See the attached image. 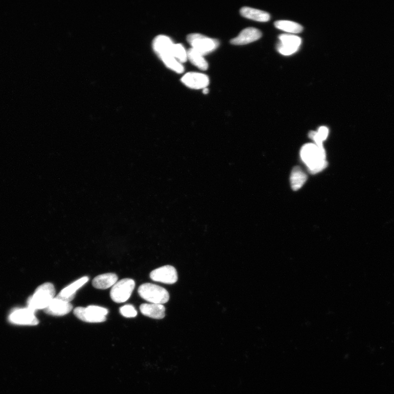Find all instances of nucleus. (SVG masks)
<instances>
[{"label":"nucleus","mask_w":394,"mask_h":394,"mask_svg":"<svg viewBox=\"0 0 394 394\" xmlns=\"http://www.w3.org/2000/svg\"><path fill=\"white\" fill-rule=\"evenodd\" d=\"M173 55L181 63L186 62L188 59L187 52L182 44H174Z\"/></svg>","instance_id":"4be33fe9"},{"label":"nucleus","mask_w":394,"mask_h":394,"mask_svg":"<svg viewBox=\"0 0 394 394\" xmlns=\"http://www.w3.org/2000/svg\"><path fill=\"white\" fill-rule=\"evenodd\" d=\"M54 286L50 282H46L39 286L27 301V307L35 310L45 309L55 298Z\"/></svg>","instance_id":"f03ea898"},{"label":"nucleus","mask_w":394,"mask_h":394,"mask_svg":"<svg viewBox=\"0 0 394 394\" xmlns=\"http://www.w3.org/2000/svg\"><path fill=\"white\" fill-rule=\"evenodd\" d=\"M165 66L178 73H182L184 71V68L182 63L176 59L173 55H169L160 58Z\"/></svg>","instance_id":"412c9836"},{"label":"nucleus","mask_w":394,"mask_h":394,"mask_svg":"<svg viewBox=\"0 0 394 394\" xmlns=\"http://www.w3.org/2000/svg\"><path fill=\"white\" fill-rule=\"evenodd\" d=\"M109 310L97 305L87 307H78L73 310V314L81 321L90 323H99L106 321Z\"/></svg>","instance_id":"20e7f679"},{"label":"nucleus","mask_w":394,"mask_h":394,"mask_svg":"<svg viewBox=\"0 0 394 394\" xmlns=\"http://www.w3.org/2000/svg\"><path fill=\"white\" fill-rule=\"evenodd\" d=\"M240 12L243 17L258 22H267L271 18V16L268 12L249 7L241 8Z\"/></svg>","instance_id":"f3484780"},{"label":"nucleus","mask_w":394,"mask_h":394,"mask_svg":"<svg viewBox=\"0 0 394 394\" xmlns=\"http://www.w3.org/2000/svg\"><path fill=\"white\" fill-rule=\"evenodd\" d=\"M10 321L17 325L34 326L39 322L35 316V311L28 307L15 310L9 317Z\"/></svg>","instance_id":"6e6552de"},{"label":"nucleus","mask_w":394,"mask_h":394,"mask_svg":"<svg viewBox=\"0 0 394 394\" xmlns=\"http://www.w3.org/2000/svg\"><path fill=\"white\" fill-rule=\"evenodd\" d=\"M138 293L141 298L151 303L163 304L168 302L169 300L167 290L151 283L143 284L139 286Z\"/></svg>","instance_id":"7ed1b4c3"},{"label":"nucleus","mask_w":394,"mask_h":394,"mask_svg":"<svg viewBox=\"0 0 394 394\" xmlns=\"http://www.w3.org/2000/svg\"><path fill=\"white\" fill-rule=\"evenodd\" d=\"M181 81L189 89L194 90H203L209 84V78L205 74L199 72H188Z\"/></svg>","instance_id":"9d476101"},{"label":"nucleus","mask_w":394,"mask_h":394,"mask_svg":"<svg viewBox=\"0 0 394 394\" xmlns=\"http://www.w3.org/2000/svg\"><path fill=\"white\" fill-rule=\"evenodd\" d=\"M89 280V278L88 277L80 278V279L65 287L55 298L66 301V302H71L75 298L76 291Z\"/></svg>","instance_id":"4468645a"},{"label":"nucleus","mask_w":394,"mask_h":394,"mask_svg":"<svg viewBox=\"0 0 394 394\" xmlns=\"http://www.w3.org/2000/svg\"><path fill=\"white\" fill-rule=\"evenodd\" d=\"M187 40L192 48L203 55L214 52L220 45L219 41L217 40L197 33L188 35Z\"/></svg>","instance_id":"39448f33"},{"label":"nucleus","mask_w":394,"mask_h":394,"mask_svg":"<svg viewBox=\"0 0 394 394\" xmlns=\"http://www.w3.org/2000/svg\"><path fill=\"white\" fill-rule=\"evenodd\" d=\"M140 310L143 315L151 318L162 319L165 316V308L163 304H142Z\"/></svg>","instance_id":"2eb2a0df"},{"label":"nucleus","mask_w":394,"mask_h":394,"mask_svg":"<svg viewBox=\"0 0 394 394\" xmlns=\"http://www.w3.org/2000/svg\"><path fill=\"white\" fill-rule=\"evenodd\" d=\"M279 43L277 45L278 52L282 55H289L297 52L302 43L299 36L291 34L279 36Z\"/></svg>","instance_id":"0eeeda50"},{"label":"nucleus","mask_w":394,"mask_h":394,"mask_svg":"<svg viewBox=\"0 0 394 394\" xmlns=\"http://www.w3.org/2000/svg\"><path fill=\"white\" fill-rule=\"evenodd\" d=\"M119 312L126 318H134L137 315V311L134 306L131 304H127L122 306L119 309Z\"/></svg>","instance_id":"5701e85b"},{"label":"nucleus","mask_w":394,"mask_h":394,"mask_svg":"<svg viewBox=\"0 0 394 394\" xmlns=\"http://www.w3.org/2000/svg\"><path fill=\"white\" fill-rule=\"evenodd\" d=\"M152 280L167 284H173L177 281L178 277L176 269L167 265L156 269L150 273Z\"/></svg>","instance_id":"1a4fd4ad"},{"label":"nucleus","mask_w":394,"mask_h":394,"mask_svg":"<svg viewBox=\"0 0 394 394\" xmlns=\"http://www.w3.org/2000/svg\"><path fill=\"white\" fill-rule=\"evenodd\" d=\"M300 156L310 174L321 172L328 165L325 148H320L315 143H308L304 145L301 148Z\"/></svg>","instance_id":"f257e3e1"},{"label":"nucleus","mask_w":394,"mask_h":394,"mask_svg":"<svg viewBox=\"0 0 394 394\" xmlns=\"http://www.w3.org/2000/svg\"><path fill=\"white\" fill-rule=\"evenodd\" d=\"M307 176L300 166H295L291 171L290 184L294 191H298L307 182Z\"/></svg>","instance_id":"a211bd4d"},{"label":"nucleus","mask_w":394,"mask_h":394,"mask_svg":"<svg viewBox=\"0 0 394 394\" xmlns=\"http://www.w3.org/2000/svg\"><path fill=\"white\" fill-rule=\"evenodd\" d=\"M135 286L136 282L132 279L126 278L118 281L111 289V299L117 303L126 302L131 296Z\"/></svg>","instance_id":"423d86ee"},{"label":"nucleus","mask_w":394,"mask_h":394,"mask_svg":"<svg viewBox=\"0 0 394 394\" xmlns=\"http://www.w3.org/2000/svg\"><path fill=\"white\" fill-rule=\"evenodd\" d=\"M317 132L319 137L323 142L326 140L329 133L328 129L326 127L322 126L319 127Z\"/></svg>","instance_id":"b1692460"},{"label":"nucleus","mask_w":394,"mask_h":394,"mask_svg":"<svg viewBox=\"0 0 394 394\" xmlns=\"http://www.w3.org/2000/svg\"><path fill=\"white\" fill-rule=\"evenodd\" d=\"M152 45L153 49L159 58L165 55H173L174 44L169 37L165 35L157 36L153 41Z\"/></svg>","instance_id":"9b49d317"},{"label":"nucleus","mask_w":394,"mask_h":394,"mask_svg":"<svg viewBox=\"0 0 394 394\" xmlns=\"http://www.w3.org/2000/svg\"><path fill=\"white\" fill-rule=\"evenodd\" d=\"M187 57L190 62L201 70L205 71L208 69V64L204 55L195 49L190 48L187 52Z\"/></svg>","instance_id":"6ab92c4d"},{"label":"nucleus","mask_w":394,"mask_h":394,"mask_svg":"<svg viewBox=\"0 0 394 394\" xmlns=\"http://www.w3.org/2000/svg\"><path fill=\"white\" fill-rule=\"evenodd\" d=\"M203 93L204 94H207L209 93V89L208 88H205L203 90Z\"/></svg>","instance_id":"393cba45"},{"label":"nucleus","mask_w":394,"mask_h":394,"mask_svg":"<svg viewBox=\"0 0 394 394\" xmlns=\"http://www.w3.org/2000/svg\"><path fill=\"white\" fill-rule=\"evenodd\" d=\"M73 306L70 302L55 298L47 308L44 309L46 313L53 316H64L70 312Z\"/></svg>","instance_id":"f8f14e48"},{"label":"nucleus","mask_w":394,"mask_h":394,"mask_svg":"<svg viewBox=\"0 0 394 394\" xmlns=\"http://www.w3.org/2000/svg\"><path fill=\"white\" fill-rule=\"evenodd\" d=\"M117 281L118 277L115 273H106L94 278L92 285L96 289L104 290L113 286Z\"/></svg>","instance_id":"dca6fc26"},{"label":"nucleus","mask_w":394,"mask_h":394,"mask_svg":"<svg viewBox=\"0 0 394 394\" xmlns=\"http://www.w3.org/2000/svg\"><path fill=\"white\" fill-rule=\"evenodd\" d=\"M275 25L277 28L290 33H300L303 29L299 23L286 20L277 21L275 22Z\"/></svg>","instance_id":"aec40b11"},{"label":"nucleus","mask_w":394,"mask_h":394,"mask_svg":"<svg viewBox=\"0 0 394 394\" xmlns=\"http://www.w3.org/2000/svg\"><path fill=\"white\" fill-rule=\"evenodd\" d=\"M262 36L260 30L253 27H247L240 32L236 38L231 40V44L234 45H244L253 43Z\"/></svg>","instance_id":"ddd939ff"}]
</instances>
